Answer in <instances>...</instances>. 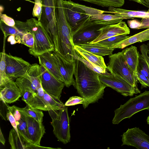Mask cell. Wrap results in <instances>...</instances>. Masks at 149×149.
<instances>
[{
	"instance_id": "1",
	"label": "cell",
	"mask_w": 149,
	"mask_h": 149,
	"mask_svg": "<svg viewBox=\"0 0 149 149\" xmlns=\"http://www.w3.org/2000/svg\"><path fill=\"white\" fill-rule=\"evenodd\" d=\"M74 87L84 99V109L91 104L97 102L104 95L106 87L100 81L99 74L91 70L81 61L75 59Z\"/></svg>"
},
{
	"instance_id": "2",
	"label": "cell",
	"mask_w": 149,
	"mask_h": 149,
	"mask_svg": "<svg viewBox=\"0 0 149 149\" xmlns=\"http://www.w3.org/2000/svg\"><path fill=\"white\" fill-rule=\"evenodd\" d=\"M62 0H57L55 17L57 27V46L55 50L67 61H74L76 53L72 38V32L64 13Z\"/></svg>"
},
{
	"instance_id": "3",
	"label": "cell",
	"mask_w": 149,
	"mask_h": 149,
	"mask_svg": "<svg viewBox=\"0 0 149 149\" xmlns=\"http://www.w3.org/2000/svg\"><path fill=\"white\" fill-rule=\"evenodd\" d=\"M64 13L72 33L94 15L103 13L104 10L75 3L62 0Z\"/></svg>"
},
{
	"instance_id": "4",
	"label": "cell",
	"mask_w": 149,
	"mask_h": 149,
	"mask_svg": "<svg viewBox=\"0 0 149 149\" xmlns=\"http://www.w3.org/2000/svg\"><path fill=\"white\" fill-rule=\"evenodd\" d=\"M29 31L34 37V44L28 51L35 57L49 51L55 50L54 43L45 30L41 22L34 18L26 20Z\"/></svg>"
},
{
	"instance_id": "5",
	"label": "cell",
	"mask_w": 149,
	"mask_h": 149,
	"mask_svg": "<svg viewBox=\"0 0 149 149\" xmlns=\"http://www.w3.org/2000/svg\"><path fill=\"white\" fill-rule=\"evenodd\" d=\"M149 109V91H145L138 95L130 98L115 109L112 123L118 124L123 119L129 118L140 111Z\"/></svg>"
},
{
	"instance_id": "6",
	"label": "cell",
	"mask_w": 149,
	"mask_h": 149,
	"mask_svg": "<svg viewBox=\"0 0 149 149\" xmlns=\"http://www.w3.org/2000/svg\"><path fill=\"white\" fill-rule=\"evenodd\" d=\"M52 121L53 132L58 140L64 144L70 141V119L68 107L65 105L59 110H52L48 111Z\"/></svg>"
},
{
	"instance_id": "7",
	"label": "cell",
	"mask_w": 149,
	"mask_h": 149,
	"mask_svg": "<svg viewBox=\"0 0 149 149\" xmlns=\"http://www.w3.org/2000/svg\"><path fill=\"white\" fill-rule=\"evenodd\" d=\"M109 58L107 69L110 73L121 77L133 86L138 93H140L136 76L128 67L121 52L109 55Z\"/></svg>"
},
{
	"instance_id": "8",
	"label": "cell",
	"mask_w": 149,
	"mask_h": 149,
	"mask_svg": "<svg viewBox=\"0 0 149 149\" xmlns=\"http://www.w3.org/2000/svg\"><path fill=\"white\" fill-rule=\"evenodd\" d=\"M108 25L103 20L92 21L89 19L72 33V38L74 45L89 44L99 35L101 32L100 29Z\"/></svg>"
},
{
	"instance_id": "9",
	"label": "cell",
	"mask_w": 149,
	"mask_h": 149,
	"mask_svg": "<svg viewBox=\"0 0 149 149\" xmlns=\"http://www.w3.org/2000/svg\"><path fill=\"white\" fill-rule=\"evenodd\" d=\"M42 10L40 21L53 41L55 50L57 46V27L55 6L52 0H42Z\"/></svg>"
},
{
	"instance_id": "10",
	"label": "cell",
	"mask_w": 149,
	"mask_h": 149,
	"mask_svg": "<svg viewBox=\"0 0 149 149\" xmlns=\"http://www.w3.org/2000/svg\"><path fill=\"white\" fill-rule=\"evenodd\" d=\"M99 78L106 87L111 88L124 96H132L138 93L133 86L118 75L107 72L105 74H99Z\"/></svg>"
},
{
	"instance_id": "11",
	"label": "cell",
	"mask_w": 149,
	"mask_h": 149,
	"mask_svg": "<svg viewBox=\"0 0 149 149\" xmlns=\"http://www.w3.org/2000/svg\"><path fill=\"white\" fill-rule=\"evenodd\" d=\"M121 136L122 146L126 145L138 149H149V136L139 127L128 128Z\"/></svg>"
},
{
	"instance_id": "12",
	"label": "cell",
	"mask_w": 149,
	"mask_h": 149,
	"mask_svg": "<svg viewBox=\"0 0 149 149\" xmlns=\"http://www.w3.org/2000/svg\"><path fill=\"white\" fill-rule=\"evenodd\" d=\"M6 73L13 80L24 76L31 65L22 58L6 54Z\"/></svg>"
},
{
	"instance_id": "13",
	"label": "cell",
	"mask_w": 149,
	"mask_h": 149,
	"mask_svg": "<svg viewBox=\"0 0 149 149\" xmlns=\"http://www.w3.org/2000/svg\"><path fill=\"white\" fill-rule=\"evenodd\" d=\"M41 72V83L44 91L60 99L65 86L64 83L56 78L42 65Z\"/></svg>"
},
{
	"instance_id": "14",
	"label": "cell",
	"mask_w": 149,
	"mask_h": 149,
	"mask_svg": "<svg viewBox=\"0 0 149 149\" xmlns=\"http://www.w3.org/2000/svg\"><path fill=\"white\" fill-rule=\"evenodd\" d=\"M54 58L56 62L60 72L64 80V83L67 87L71 85L74 86L75 80L73 75L75 68V61L69 62L65 59L56 51L52 52Z\"/></svg>"
},
{
	"instance_id": "15",
	"label": "cell",
	"mask_w": 149,
	"mask_h": 149,
	"mask_svg": "<svg viewBox=\"0 0 149 149\" xmlns=\"http://www.w3.org/2000/svg\"><path fill=\"white\" fill-rule=\"evenodd\" d=\"M101 32L98 36L89 44L98 42L106 38L117 36L129 34V28L125 22L122 21L114 24L105 26L100 29Z\"/></svg>"
},
{
	"instance_id": "16",
	"label": "cell",
	"mask_w": 149,
	"mask_h": 149,
	"mask_svg": "<svg viewBox=\"0 0 149 149\" xmlns=\"http://www.w3.org/2000/svg\"><path fill=\"white\" fill-rule=\"evenodd\" d=\"M23 113L25 116L30 142L40 146L41 139L45 133L44 126L32 117Z\"/></svg>"
},
{
	"instance_id": "17",
	"label": "cell",
	"mask_w": 149,
	"mask_h": 149,
	"mask_svg": "<svg viewBox=\"0 0 149 149\" xmlns=\"http://www.w3.org/2000/svg\"><path fill=\"white\" fill-rule=\"evenodd\" d=\"M40 65L44 67L56 78L64 83L56 62L54 56L52 51L45 52L38 57Z\"/></svg>"
},
{
	"instance_id": "18",
	"label": "cell",
	"mask_w": 149,
	"mask_h": 149,
	"mask_svg": "<svg viewBox=\"0 0 149 149\" xmlns=\"http://www.w3.org/2000/svg\"><path fill=\"white\" fill-rule=\"evenodd\" d=\"M0 100L4 103L15 102L22 97L19 88L13 80L8 83L3 87H0Z\"/></svg>"
},
{
	"instance_id": "19",
	"label": "cell",
	"mask_w": 149,
	"mask_h": 149,
	"mask_svg": "<svg viewBox=\"0 0 149 149\" xmlns=\"http://www.w3.org/2000/svg\"><path fill=\"white\" fill-rule=\"evenodd\" d=\"M9 141L12 149H44L45 147L36 145L18 135L13 127L10 131Z\"/></svg>"
},
{
	"instance_id": "20",
	"label": "cell",
	"mask_w": 149,
	"mask_h": 149,
	"mask_svg": "<svg viewBox=\"0 0 149 149\" xmlns=\"http://www.w3.org/2000/svg\"><path fill=\"white\" fill-rule=\"evenodd\" d=\"M15 25L11 26L7 25L0 20V29L4 34V36L6 38L9 36L13 35L19 37L22 39L24 34L29 32L28 24L26 22L18 20H15Z\"/></svg>"
},
{
	"instance_id": "21",
	"label": "cell",
	"mask_w": 149,
	"mask_h": 149,
	"mask_svg": "<svg viewBox=\"0 0 149 149\" xmlns=\"http://www.w3.org/2000/svg\"><path fill=\"white\" fill-rule=\"evenodd\" d=\"M74 49L76 52L86 60L90 62L101 74H105L107 72V68L104 58L94 54L81 48L80 46L75 45Z\"/></svg>"
},
{
	"instance_id": "22",
	"label": "cell",
	"mask_w": 149,
	"mask_h": 149,
	"mask_svg": "<svg viewBox=\"0 0 149 149\" xmlns=\"http://www.w3.org/2000/svg\"><path fill=\"white\" fill-rule=\"evenodd\" d=\"M121 52L128 67L136 76L140 54L137 48L132 45L123 50Z\"/></svg>"
},
{
	"instance_id": "23",
	"label": "cell",
	"mask_w": 149,
	"mask_h": 149,
	"mask_svg": "<svg viewBox=\"0 0 149 149\" xmlns=\"http://www.w3.org/2000/svg\"><path fill=\"white\" fill-rule=\"evenodd\" d=\"M148 40H149V28L130 36L115 45L112 48L122 49L137 42H141Z\"/></svg>"
},
{
	"instance_id": "24",
	"label": "cell",
	"mask_w": 149,
	"mask_h": 149,
	"mask_svg": "<svg viewBox=\"0 0 149 149\" xmlns=\"http://www.w3.org/2000/svg\"><path fill=\"white\" fill-rule=\"evenodd\" d=\"M108 11L104 10V13L119 15L129 19H133L134 17L143 18L149 16V9L147 12H143L127 10L110 6L108 8Z\"/></svg>"
},
{
	"instance_id": "25",
	"label": "cell",
	"mask_w": 149,
	"mask_h": 149,
	"mask_svg": "<svg viewBox=\"0 0 149 149\" xmlns=\"http://www.w3.org/2000/svg\"><path fill=\"white\" fill-rule=\"evenodd\" d=\"M44 91L42 87L37 90V92L34 94L32 100L26 104L32 108L45 111L54 110L45 101L44 98Z\"/></svg>"
},
{
	"instance_id": "26",
	"label": "cell",
	"mask_w": 149,
	"mask_h": 149,
	"mask_svg": "<svg viewBox=\"0 0 149 149\" xmlns=\"http://www.w3.org/2000/svg\"><path fill=\"white\" fill-rule=\"evenodd\" d=\"M26 75L37 90L42 87L40 65L37 63L31 65Z\"/></svg>"
},
{
	"instance_id": "27",
	"label": "cell",
	"mask_w": 149,
	"mask_h": 149,
	"mask_svg": "<svg viewBox=\"0 0 149 149\" xmlns=\"http://www.w3.org/2000/svg\"><path fill=\"white\" fill-rule=\"evenodd\" d=\"M78 46L87 51L102 56L112 54L114 49L113 48H107L94 44H81Z\"/></svg>"
},
{
	"instance_id": "28",
	"label": "cell",
	"mask_w": 149,
	"mask_h": 149,
	"mask_svg": "<svg viewBox=\"0 0 149 149\" xmlns=\"http://www.w3.org/2000/svg\"><path fill=\"white\" fill-rule=\"evenodd\" d=\"M6 38L4 36L3 49L0 52V87H3L10 81L13 80L9 77L6 73L5 61V41Z\"/></svg>"
},
{
	"instance_id": "29",
	"label": "cell",
	"mask_w": 149,
	"mask_h": 149,
	"mask_svg": "<svg viewBox=\"0 0 149 149\" xmlns=\"http://www.w3.org/2000/svg\"><path fill=\"white\" fill-rule=\"evenodd\" d=\"M128 19V18L119 15L104 13L93 15L90 18L91 20H102L109 22L111 25L117 24L124 19Z\"/></svg>"
},
{
	"instance_id": "30",
	"label": "cell",
	"mask_w": 149,
	"mask_h": 149,
	"mask_svg": "<svg viewBox=\"0 0 149 149\" xmlns=\"http://www.w3.org/2000/svg\"><path fill=\"white\" fill-rule=\"evenodd\" d=\"M22 93L26 90L30 91L33 93H36L37 90L32 84L26 75L16 79L15 81Z\"/></svg>"
},
{
	"instance_id": "31",
	"label": "cell",
	"mask_w": 149,
	"mask_h": 149,
	"mask_svg": "<svg viewBox=\"0 0 149 149\" xmlns=\"http://www.w3.org/2000/svg\"><path fill=\"white\" fill-rule=\"evenodd\" d=\"M17 108L20 112L30 116L38 122L42 123L44 114L42 110L32 108L27 104L24 108L17 107Z\"/></svg>"
},
{
	"instance_id": "32",
	"label": "cell",
	"mask_w": 149,
	"mask_h": 149,
	"mask_svg": "<svg viewBox=\"0 0 149 149\" xmlns=\"http://www.w3.org/2000/svg\"><path fill=\"white\" fill-rule=\"evenodd\" d=\"M130 36L125 35L117 36L109 38L92 44L107 48H112L115 45L127 38Z\"/></svg>"
},
{
	"instance_id": "33",
	"label": "cell",
	"mask_w": 149,
	"mask_h": 149,
	"mask_svg": "<svg viewBox=\"0 0 149 149\" xmlns=\"http://www.w3.org/2000/svg\"><path fill=\"white\" fill-rule=\"evenodd\" d=\"M94 4L102 7L113 6L119 8L123 6L124 0H80Z\"/></svg>"
},
{
	"instance_id": "34",
	"label": "cell",
	"mask_w": 149,
	"mask_h": 149,
	"mask_svg": "<svg viewBox=\"0 0 149 149\" xmlns=\"http://www.w3.org/2000/svg\"><path fill=\"white\" fill-rule=\"evenodd\" d=\"M44 98L48 104L54 109L59 110L65 106L64 104L58 97L53 96L44 91Z\"/></svg>"
},
{
	"instance_id": "35",
	"label": "cell",
	"mask_w": 149,
	"mask_h": 149,
	"mask_svg": "<svg viewBox=\"0 0 149 149\" xmlns=\"http://www.w3.org/2000/svg\"><path fill=\"white\" fill-rule=\"evenodd\" d=\"M21 113L22 114V117L17 123L18 131L20 135L30 142L25 116L23 113Z\"/></svg>"
},
{
	"instance_id": "36",
	"label": "cell",
	"mask_w": 149,
	"mask_h": 149,
	"mask_svg": "<svg viewBox=\"0 0 149 149\" xmlns=\"http://www.w3.org/2000/svg\"><path fill=\"white\" fill-rule=\"evenodd\" d=\"M137 72L146 77L149 79V68L141 54H139Z\"/></svg>"
},
{
	"instance_id": "37",
	"label": "cell",
	"mask_w": 149,
	"mask_h": 149,
	"mask_svg": "<svg viewBox=\"0 0 149 149\" xmlns=\"http://www.w3.org/2000/svg\"><path fill=\"white\" fill-rule=\"evenodd\" d=\"M34 5L33 9L32 15L36 17L40 21L42 10V0H34Z\"/></svg>"
},
{
	"instance_id": "38",
	"label": "cell",
	"mask_w": 149,
	"mask_h": 149,
	"mask_svg": "<svg viewBox=\"0 0 149 149\" xmlns=\"http://www.w3.org/2000/svg\"><path fill=\"white\" fill-rule=\"evenodd\" d=\"M21 43L30 48L33 47L34 44V37L33 34L29 31L24 34L22 37Z\"/></svg>"
},
{
	"instance_id": "39",
	"label": "cell",
	"mask_w": 149,
	"mask_h": 149,
	"mask_svg": "<svg viewBox=\"0 0 149 149\" xmlns=\"http://www.w3.org/2000/svg\"><path fill=\"white\" fill-rule=\"evenodd\" d=\"M84 99L81 97L73 96L70 97L66 102L65 105L66 106L74 105L78 104H83Z\"/></svg>"
},
{
	"instance_id": "40",
	"label": "cell",
	"mask_w": 149,
	"mask_h": 149,
	"mask_svg": "<svg viewBox=\"0 0 149 149\" xmlns=\"http://www.w3.org/2000/svg\"><path fill=\"white\" fill-rule=\"evenodd\" d=\"M6 105L8 111L11 113L14 117L17 123L22 117L21 113L18 109L17 107L15 105L10 106L7 105L6 103Z\"/></svg>"
},
{
	"instance_id": "41",
	"label": "cell",
	"mask_w": 149,
	"mask_h": 149,
	"mask_svg": "<svg viewBox=\"0 0 149 149\" xmlns=\"http://www.w3.org/2000/svg\"><path fill=\"white\" fill-rule=\"evenodd\" d=\"M137 80L141 85V89L149 87V79L146 77L137 72L136 74Z\"/></svg>"
},
{
	"instance_id": "42",
	"label": "cell",
	"mask_w": 149,
	"mask_h": 149,
	"mask_svg": "<svg viewBox=\"0 0 149 149\" xmlns=\"http://www.w3.org/2000/svg\"><path fill=\"white\" fill-rule=\"evenodd\" d=\"M0 17L1 20L7 25L13 26L15 25V21L13 19L1 12Z\"/></svg>"
},
{
	"instance_id": "43",
	"label": "cell",
	"mask_w": 149,
	"mask_h": 149,
	"mask_svg": "<svg viewBox=\"0 0 149 149\" xmlns=\"http://www.w3.org/2000/svg\"><path fill=\"white\" fill-rule=\"evenodd\" d=\"M141 54L147 63L149 68V56L148 54V47L147 45L142 44L140 46Z\"/></svg>"
},
{
	"instance_id": "44",
	"label": "cell",
	"mask_w": 149,
	"mask_h": 149,
	"mask_svg": "<svg viewBox=\"0 0 149 149\" xmlns=\"http://www.w3.org/2000/svg\"><path fill=\"white\" fill-rule=\"evenodd\" d=\"M34 93L27 90L24 91L22 93V100L26 104H28L32 100Z\"/></svg>"
},
{
	"instance_id": "45",
	"label": "cell",
	"mask_w": 149,
	"mask_h": 149,
	"mask_svg": "<svg viewBox=\"0 0 149 149\" xmlns=\"http://www.w3.org/2000/svg\"><path fill=\"white\" fill-rule=\"evenodd\" d=\"M6 118L7 119L10 121L13 127L15 129L17 134L19 135L16 121L11 113L8 111L7 112L6 114Z\"/></svg>"
},
{
	"instance_id": "46",
	"label": "cell",
	"mask_w": 149,
	"mask_h": 149,
	"mask_svg": "<svg viewBox=\"0 0 149 149\" xmlns=\"http://www.w3.org/2000/svg\"><path fill=\"white\" fill-rule=\"evenodd\" d=\"M21 41L22 38H21L13 35L9 36L7 39V41L12 45L17 43H21Z\"/></svg>"
},
{
	"instance_id": "47",
	"label": "cell",
	"mask_w": 149,
	"mask_h": 149,
	"mask_svg": "<svg viewBox=\"0 0 149 149\" xmlns=\"http://www.w3.org/2000/svg\"><path fill=\"white\" fill-rule=\"evenodd\" d=\"M139 29L149 28V16L142 18Z\"/></svg>"
},
{
	"instance_id": "48",
	"label": "cell",
	"mask_w": 149,
	"mask_h": 149,
	"mask_svg": "<svg viewBox=\"0 0 149 149\" xmlns=\"http://www.w3.org/2000/svg\"><path fill=\"white\" fill-rule=\"evenodd\" d=\"M129 26L131 29H138L140 22L136 19L128 20L127 22Z\"/></svg>"
},
{
	"instance_id": "49",
	"label": "cell",
	"mask_w": 149,
	"mask_h": 149,
	"mask_svg": "<svg viewBox=\"0 0 149 149\" xmlns=\"http://www.w3.org/2000/svg\"><path fill=\"white\" fill-rule=\"evenodd\" d=\"M134 1L144 6L149 8V0H129Z\"/></svg>"
},
{
	"instance_id": "50",
	"label": "cell",
	"mask_w": 149,
	"mask_h": 149,
	"mask_svg": "<svg viewBox=\"0 0 149 149\" xmlns=\"http://www.w3.org/2000/svg\"><path fill=\"white\" fill-rule=\"evenodd\" d=\"M0 142L3 145H5V140L1 128H0Z\"/></svg>"
},
{
	"instance_id": "51",
	"label": "cell",
	"mask_w": 149,
	"mask_h": 149,
	"mask_svg": "<svg viewBox=\"0 0 149 149\" xmlns=\"http://www.w3.org/2000/svg\"><path fill=\"white\" fill-rule=\"evenodd\" d=\"M147 45L148 47V54L149 56V42H148Z\"/></svg>"
},
{
	"instance_id": "52",
	"label": "cell",
	"mask_w": 149,
	"mask_h": 149,
	"mask_svg": "<svg viewBox=\"0 0 149 149\" xmlns=\"http://www.w3.org/2000/svg\"><path fill=\"white\" fill-rule=\"evenodd\" d=\"M54 4L56 6L57 0H52Z\"/></svg>"
},
{
	"instance_id": "53",
	"label": "cell",
	"mask_w": 149,
	"mask_h": 149,
	"mask_svg": "<svg viewBox=\"0 0 149 149\" xmlns=\"http://www.w3.org/2000/svg\"><path fill=\"white\" fill-rule=\"evenodd\" d=\"M147 124L149 125V115L148 116L147 119Z\"/></svg>"
}]
</instances>
